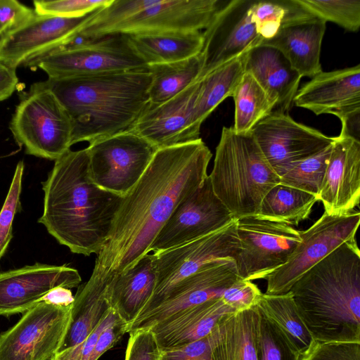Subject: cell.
Segmentation results:
<instances>
[{"label":"cell","instance_id":"6da1fadb","mask_svg":"<svg viewBox=\"0 0 360 360\" xmlns=\"http://www.w3.org/2000/svg\"><path fill=\"white\" fill-rule=\"evenodd\" d=\"M212 156L201 139L157 150L140 179L123 197L93 271L120 274L150 253L179 202L208 176Z\"/></svg>","mask_w":360,"mask_h":360},{"label":"cell","instance_id":"7a4b0ae2","mask_svg":"<svg viewBox=\"0 0 360 360\" xmlns=\"http://www.w3.org/2000/svg\"><path fill=\"white\" fill-rule=\"evenodd\" d=\"M41 184L44 209L38 222L72 252L97 255L108 238L123 197L91 180L86 148L69 150L56 160Z\"/></svg>","mask_w":360,"mask_h":360},{"label":"cell","instance_id":"3957f363","mask_svg":"<svg viewBox=\"0 0 360 360\" xmlns=\"http://www.w3.org/2000/svg\"><path fill=\"white\" fill-rule=\"evenodd\" d=\"M151 76L137 70L49 78L43 84L56 96L72 124V146L129 130L149 103Z\"/></svg>","mask_w":360,"mask_h":360},{"label":"cell","instance_id":"277c9868","mask_svg":"<svg viewBox=\"0 0 360 360\" xmlns=\"http://www.w3.org/2000/svg\"><path fill=\"white\" fill-rule=\"evenodd\" d=\"M290 292L314 340L360 342V252L355 238L307 271Z\"/></svg>","mask_w":360,"mask_h":360},{"label":"cell","instance_id":"5b68a950","mask_svg":"<svg viewBox=\"0 0 360 360\" xmlns=\"http://www.w3.org/2000/svg\"><path fill=\"white\" fill-rule=\"evenodd\" d=\"M225 1L111 0L94 11L78 36L92 39L112 34H142L200 31Z\"/></svg>","mask_w":360,"mask_h":360},{"label":"cell","instance_id":"8992f818","mask_svg":"<svg viewBox=\"0 0 360 360\" xmlns=\"http://www.w3.org/2000/svg\"><path fill=\"white\" fill-rule=\"evenodd\" d=\"M209 176L236 219L257 215L264 196L281 181L251 132L236 134L231 127L222 128Z\"/></svg>","mask_w":360,"mask_h":360},{"label":"cell","instance_id":"52a82bcc","mask_svg":"<svg viewBox=\"0 0 360 360\" xmlns=\"http://www.w3.org/2000/svg\"><path fill=\"white\" fill-rule=\"evenodd\" d=\"M9 129L25 153L56 160L70 150L72 124L63 106L42 82L20 94Z\"/></svg>","mask_w":360,"mask_h":360},{"label":"cell","instance_id":"ba28073f","mask_svg":"<svg viewBox=\"0 0 360 360\" xmlns=\"http://www.w3.org/2000/svg\"><path fill=\"white\" fill-rule=\"evenodd\" d=\"M25 67L32 70L39 68L49 78L148 69L124 34H108L92 39L77 36L70 44L31 61Z\"/></svg>","mask_w":360,"mask_h":360},{"label":"cell","instance_id":"9c48e42d","mask_svg":"<svg viewBox=\"0 0 360 360\" xmlns=\"http://www.w3.org/2000/svg\"><path fill=\"white\" fill-rule=\"evenodd\" d=\"M239 248L237 220L234 219L228 225L211 233L168 250L153 252L156 283L151 297L138 316L160 304L178 283L205 264L218 259H233Z\"/></svg>","mask_w":360,"mask_h":360},{"label":"cell","instance_id":"30bf717a","mask_svg":"<svg viewBox=\"0 0 360 360\" xmlns=\"http://www.w3.org/2000/svg\"><path fill=\"white\" fill-rule=\"evenodd\" d=\"M237 220L239 250L233 259L243 281L266 278L285 264L301 242L300 231L256 216Z\"/></svg>","mask_w":360,"mask_h":360},{"label":"cell","instance_id":"8fae6325","mask_svg":"<svg viewBox=\"0 0 360 360\" xmlns=\"http://www.w3.org/2000/svg\"><path fill=\"white\" fill-rule=\"evenodd\" d=\"M86 149L91 180L122 197L140 179L157 150L129 130L96 141Z\"/></svg>","mask_w":360,"mask_h":360},{"label":"cell","instance_id":"7c38bea8","mask_svg":"<svg viewBox=\"0 0 360 360\" xmlns=\"http://www.w3.org/2000/svg\"><path fill=\"white\" fill-rule=\"evenodd\" d=\"M360 222L359 211L340 215L323 214L308 229L300 231L301 242L288 262L266 277V294L288 292L310 268L339 245L355 238Z\"/></svg>","mask_w":360,"mask_h":360},{"label":"cell","instance_id":"4fadbf2b","mask_svg":"<svg viewBox=\"0 0 360 360\" xmlns=\"http://www.w3.org/2000/svg\"><path fill=\"white\" fill-rule=\"evenodd\" d=\"M72 305L41 301L0 334V360H50L68 330Z\"/></svg>","mask_w":360,"mask_h":360},{"label":"cell","instance_id":"5bb4252c","mask_svg":"<svg viewBox=\"0 0 360 360\" xmlns=\"http://www.w3.org/2000/svg\"><path fill=\"white\" fill-rule=\"evenodd\" d=\"M268 162L280 178L295 164L330 146L334 137L274 110L250 131Z\"/></svg>","mask_w":360,"mask_h":360},{"label":"cell","instance_id":"9a60e30c","mask_svg":"<svg viewBox=\"0 0 360 360\" xmlns=\"http://www.w3.org/2000/svg\"><path fill=\"white\" fill-rule=\"evenodd\" d=\"M233 219L214 193L208 175L200 187L179 202L153 240L150 252L186 243L224 227Z\"/></svg>","mask_w":360,"mask_h":360},{"label":"cell","instance_id":"2e32d148","mask_svg":"<svg viewBox=\"0 0 360 360\" xmlns=\"http://www.w3.org/2000/svg\"><path fill=\"white\" fill-rule=\"evenodd\" d=\"M254 0L225 1L202 32V67L198 80L261 44L252 18Z\"/></svg>","mask_w":360,"mask_h":360},{"label":"cell","instance_id":"e0dca14e","mask_svg":"<svg viewBox=\"0 0 360 360\" xmlns=\"http://www.w3.org/2000/svg\"><path fill=\"white\" fill-rule=\"evenodd\" d=\"M238 279L233 259L211 262L178 283L160 304L136 316L127 325V332L151 328L195 306L219 298Z\"/></svg>","mask_w":360,"mask_h":360},{"label":"cell","instance_id":"ac0fdd59","mask_svg":"<svg viewBox=\"0 0 360 360\" xmlns=\"http://www.w3.org/2000/svg\"><path fill=\"white\" fill-rule=\"evenodd\" d=\"M93 13L79 18H68L34 12L26 22L2 39L0 61L16 70L70 44Z\"/></svg>","mask_w":360,"mask_h":360},{"label":"cell","instance_id":"d6986e66","mask_svg":"<svg viewBox=\"0 0 360 360\" xmlns=\"http://www.w3.org/2000/svg\"><path fill=\"white\" fill-rule=\"evenodd\" d=\"M199 89L200 81L197 80L164 103H148L129 131L157 150L200 139L194 111Z\"/></svg>","mask_w":360,"mask_h":360},{"label":"cell","instance_id":"ffe728a7","mask_svg":"<svg viewBox=\"0 0 360 360\" xmlns=\"http://www.w3.org/2000/svg\"><path fill=\"white\" fill-rule=\"evenodd\" d=\"M82 278L66 265L36 263L0 274V315L25 313L51 290L77 287Z\"/></svg>","mask_w":360,"mask_h":360},{"label":"cell","instance_id":"44dd1931","mask_svg":"<svg viewBox=\"0 0 360 360\" xmlns=\"http://www.w3.org/2000/svg\"><path fill=\"white\" fill-rule=\"evenodd\" d=\"M317 199L328 215L349 212L359 205L360 141L342 131L334 137Z\"/></svg>","mask_w":360,"mask_h":360},{"label":"cell","instance_id":"7402d4cb","mask_svg":"<svg viewBox=\"0 0 360 360\" xmlns=\"http://www.w3.org/2000/svg\"><path fill=\"white\" fill-rule=\"evenodd\" d=\"M293 103L316 115H334L340 121L360 112V65L321 72L298 89Z\"/></svg>","mask_w":360,"mask_h":360},{"label":"cell","instance_id":"603a6c76","mask_svg":"<svg viewBox=\"0 0 360 360\" xmlns=\"http://www.w3.org/2000/svg\"><path fill=\"white\" fill-rule=\"evenodd\" d=\"M245 72L250 74L275 103L287 112L293 103L302 77L274 47L259 44L245 54Z\"/></svg>","mask_w":360,"mask_h":360},{"label":"cell","instance_id":"cb8c5ba5","mask_svg":"<svg viewBox=\"0 0 360 360\" xmlns=\"http://www.w3.org/2000/svg\"><path fill=\"white\" fill-rule=\"evenodd\" d=\"M326 22L312 15L281 27L261 44L276 48L301 77H313L322 72L320 61Z\"/></svg>","mask_w":360,"mask_h":360},{"label":"cell","instance_id":"d4e9b609","mask_svg":"<svg viewBox=\"0 0 360 360\" xmlns=\"http://www.w3.org/2000/svg\"><path fill=\"white\" fill-rule=\"evenodd\" d=\"M235 311L219 297L195 306L149 328L161 350L172 349L206 337L221 317Z\"/></svg>","mask_w":360,"mask_h":360},{"label":"cell","instance_id":"484cf974","mask_svg":"<svg viewBox=\"0 0 360 360\" xmlns=\"http://www.w3.org/2000/svg\"><path fill=\"white\" fill-rule=\"evenodd\" d=\"M259 321L256 306L221 317L208 335L211 360H257Z\"/></svg>","mask_w":360,"mask_h":360},{"label":"cell","instance_id":"4316f807","mask_svg":"<svg viewBox=\"0 0 360 360\" xmlns=\"http://www.w3.org/2000/svg\"><path fill=\"white\" fill-rule=\"evenodd\" d=\"M155 283V256L148 253L131 268L112 276L107 290L111 308L130 323L151 297Z\"/></svg>","mask_w":360,"mask_h":360},{"label":"cell","instance_id":"83f0119b","mask_svg":"<svg viewBox=\"0 0 360 360\" xmlns=\"http://www.w3.org/2000/svg\"><path fill=\"white\" fill-rule=\"evenodd\" d=\"M112 276L92 271L79 286L74 296L70 324L58 352L82 342L111 309L107 290Z\"/></svg>","mask_w":360,"mask_h":360},{"label":"cell","instance_id":"f1b7e54d","mask_svg":"<svg viewBox=\"0 0 360 360\" xmlns=\"http://www.w3.org/2000/svg\"><path fill=\"white\" fill-rule=\"evenodd\" d=\"M136 53L148 66L185 60L201 53L200 31L127 34Z\"/></svg>","mask_w":360,"mask_h":360},{"label":"cell","instance_id":"f546056e","mask_svg":"<svg viewBox=\"0 0 360 360\" xmlns=\"http://www.w3.org/2000/svg\"><path fill=\"white\" fill-rule=\"evenodd\" d=\"M245 53L219 66L200 79L195 104V122L200 127L204 120L233 91L245 72Z\"/></svg>","mask_w":360,"mask_h":360},{"label":"cell","instance_id":"4dcf8cb0","mask_svg":"<svg viewBox=\"0 0 360 360\" xmlns=\"http://www.w3.org/2000/svg\"><path fill=\"white\" fill-rule=\"evenodd\" d=\"M202 67L200 53L179 61L148 65L149 103L160 104L181 92L198 80Z\"/></svg>","mask_w":360,"mask_h":360},{"label":"cell","instance_id":"1f68e13d","mask_svg":"<svg viewBox=\"0 0 360 360\" xmlns=\"http://www.w3.org/2000/svg\"><path fill=\"white\" fill-rule=\"evenodd\" d=\"M317 197L305 191L278 184L263 198L257 217L297 225L307 219Z\"/></svg>","mask_w":360,"mask_h":360},{"label":"cell","instance_id":"d6a6232c","mask_svg":"<svg viewBox=\"0 0 360 360\" xmlns=\"http://www.w3.org/2000/svg\"><path fill=\"white\" fill-rule=\"evenodd\" d=\"M256 307L275 323L302 355L314 340L302 321L291 292L280 295L262 293Z\"/></svg>","mask_w":360,"mask_h":360},{"label":"cell","instance_id":"836d02e7","mask_svg":"<svg viewBox=\"0 0 360 360\" xmlns=\"http://www.w3.org/2000/svg\"><path fill=\"white\" fill-rule=\"evenodd\" d=\"M234 100V124L231 127L236 134H246L269 116L276 105L265 91L249 73L245 72L236 87Z\"/></svg>","mask_w":360,"mask_h":360},{"label":"cell","instance_id":"e575fe53","mask_svg":"<svg viewBox=\"0 0 360 360\" xmlns=\"http://www.w3.org/2000/svg\"><path fill=\"white\" fill-rule=\"evenodd\" d=\"M252 18L263 40L272 38L283 26L312 15L300 0L254 1Z\"/></svg>","mask_w":360,"mask_h":360},{"label":"cell","instance_id":"d590c367","mask_svg":"<svg viewBox=\"0 0 360 360\" xmlns=\"http://www.w3.org/2000/svg\"><path fill=\"white\" fill-rule=\"evenodd\" d=\"M331 145L319 153L292 165L281 177L280 184L318 197L330 156Z\"/></svg>","mask_w":360,"mask_h":360},{"label":"cell","instance_id":"8d00e7d4","mask_svg":"<svg viewBox=\"0 0 360 360\" xmlns=\"http://www.w3.org/2000/svg\"><path fill=\"white\" fill-rule=\"evenodd\" d=\"M257 310L259 314L256 339L257 360H300V354L282 330Z\"/></svg>","mask_w":360,"mask_h":360},{"label":"cell","instance_id":"74e56055","mask_svg":"<svg viewBox=\"0 0 360 360\" xmlns=\"http://www.w3.org/2000/svg\"><path fill=\"white\" fill-rule=\"evenodd\" d=\"M311 13L345 30L356 32L360 27L359 0H300Z\"/></svg>","mask_w":360,"mask_h":360},{"label":"cell","instance_id":"f35d334b","mask_svg":"<svg viewBox=\"0 0 360 360\" xmlns=\"http://www.w3.org/2000/svg\"><path fill=\"white\" fill-rule=\"evenodd\" d=\"M24 162L17 164L13 179L0 211V259L5 255L13 238V221L20 206Z\"/></svg>","mask_w":360,"mask_h":360},{"label":"cell","instance_id":"ab89813d","mask_svg":"<svg viewBox=\"0 0 360 360\" xmlns=\"http://www.w3.org/2000/svg\"><path fill=\"white\" fill-rule=\"evenodd\" d=\"M111 0H36L34 11L39 15L61 18H79L107 6Z\"/></svg>","mask_w":360,"mask_h":360},{"label":"cell","instance_id":"60d3db41","mask_svg":"<svg viewBox=\"0 0 360 360\" xmlns=\"http://www.w3.org/2000/svg\"><path fill=\"white\" fill-rule=\"evenodd\" d=\"M300 360H360V342L314 340Z\"/></svg>","mask_w":360,"mask_h":360},{"label":"cell","instance_id":"b9f144b4","mask_svg":"<svg viewBox=\"0 0 360 360\" xmlns=\"http://www.w3.org/2000/svg\"><path fill=\"white\" fill-rule=\"evenodd\" d=\"M161 349L150 328L129 333L124 360H160Z\"/></svg>","mask_w":360,"mask_h":360},{"label":"cell","instance_id":"7bdbcfd3","mask_svg":"<svg viewBox=\"0 0 360 360\" xmlns=\"http://www.w3.org/2000/svg\"><path fill=\"white\" fill-rule=\"evenodd\" d=\"M262 294L252 281L240 278L224 292L221 298L228 306L238 311L255 306Z\"/></svg>","mask_w":360,"mask_h":360},{"label":"cell","instance_id":"ee69618b","mask_svg":"<svg viewBox=\"0 0 360 360\" xmlns=\"http://www.w3.org/2000/svg\"><path fill=\"white\" fill-rule=\"evenodd\" d=\"M34 10L16 0H0V42L8 34L26 22Z\"/></svg>","mask_w":360,"mask_h":360},{"label":"cell","instance_id":"f6af8a7d","mask_svg":"<svg viewBox=\"0 0 360 360\" xmlns=\"http://www.w3.org/2000/svg\"><path fill=\"white\" fill-rule=\"evenodd\" d=\"M160 360H211L208 335L181 347L161 350Z\"/></svg>","mask_w":360,"mask_h":360},{"label":"cell","instance_id":"bcb514c9","mask_svg":"<svg viewBox=\"0 0 360 360\" xmlns=\"http://www.w3.org/2000/svg\"><path fill=\"white\" fill-rule=\"evenodd\" d=\"M127 323L118 316L99 334L89 360H98L105 352L113 347L127 333Z\"/></svg>","mask_w":360,"mask_h":360},{"label":"cell","instance_id":"7dc6e473","mask_svg":"<svg viewBox=\"0 0 360 360\" xmlns=\"http://www.w3.org/2000/svg\"><path fill=\"white\" fill-rule=\"evenodd\" d=\"M18 85L16 70L0 61V102L9 98L17 89Z\"/></svg>","mask_w":360,"mask_h":360},{"label":"cell","instance_id":"c3c4849f","mask_svg":"<svg viewBox=\"0 0 360 360\" xmlns=\"http://www.w3.org/2000/svg\"><path fill=\"white\" fill-rule=\"evenodd\" d=\"M75 297L69 288L58 287L51 290L42 299L57 306L68 307L72 304Z\"/></svg>","mask_w":360,"mask_h":360}]
</instances>
